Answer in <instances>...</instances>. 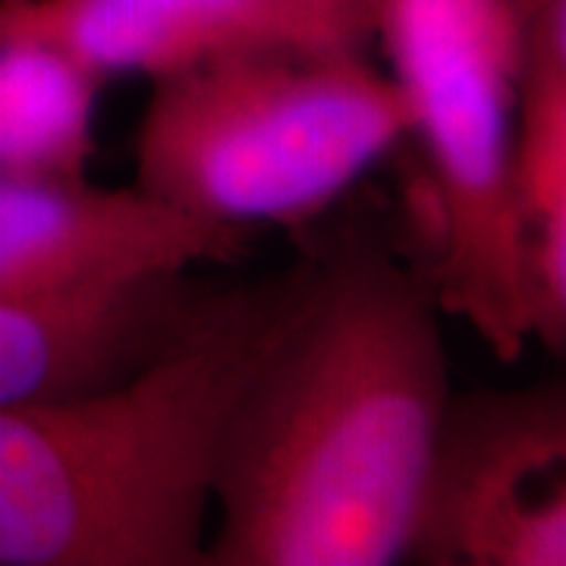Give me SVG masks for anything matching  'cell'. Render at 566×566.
I'll return each instance as SVG.
<instances>
[{"label": "cell", "mask_w": 566, "mask_h": 566, "mask_svg": "<svg viewBox=\"0 0 566 566\" xmlns=\"http://www.w3.org/2000/svg\"><path fill=\"white\" fill-rule=\"evenodd\" d=\"M424 271L344 233L305 259L223 424L205 566L406 560L450 387Z\"/></svg>", "instance_id": "cell-1"}, {"label": "cell", "mask_w": 566, "mask_h": 566, "mask_svg": "<svg viewBox=\"0 0 566 566\" xmlns=\"http://www.w3.org/2000/svg\"><path fill=\"white\" fill-rule=\"evenodd\" d=\"M303 274L202 293L123 381L0 406V566H205L223 424Z\"/></svg>", "instance_id": "cell-2"}, {"label": "cell", "mask_w": 566, "mask_h": 566, "mask_svg": "<svg viewBox=\"0 0 566 566\" xmlns=\"http://www.w3.org/2000/svg\"><path fill=\"white\" fill-rule=\"evenodd\" d=\"M409 136V104L365 51H259L151 80L136 189L245 230L315 221Z\"/></svg>", "instance_id": "cell-3"}, {"label": "cell", "mask_w": 566, "mask_h": 566, "mask_svg": "<svg viewBox=\"0 0 566 566\" xmlns=\"http://www.w3.org/2000/svg\"><path fill=\"white\" fill-rule=\"evenodd\" d=\"M375 44L422 145L434 223L424 274L444 315L516 363L532 340L513 218L516 0H375Z\"/></svg>", "instance_id": "cell-4"}, {"label": "cell", "mask_w": 566, "mask_h": 566, "mask_svg": "<svg viewBox=\"0 0 566 566\" xmlns=\"http://www.w3.org/2000/svg\"><path fill=\"white\" fill-rule=\"evenodd\" d=\"M406 560L566 564L564 387L447 397Z\"/></svg>", "instance_id": "cell-5"}, {"label": "cell", "mask_w": 566, "mask_h": 566, "mask_svg": "<svg viewBox=\"0 0 566 566\" xmlns=\"http://www.w3.org/2000/svg\"><path fill=\"white\" fill-rule=\"evenodd\" d=\"M0 39L95 80H158L259 51H368L375 0H0Z\"/></svg>", "instance_id": "cell-6"}, {"label": "cell", "mask_w": 566, "mask_h": 566, "mask_svg": "<svg viewBox=\"0 0 566 566\" xmlns=\"http://www.w3.org/2000/svg\"><path fill=\"white\" fill-rule=\"evenodd\" d=\"M245 230L189 218L142 189L0 174V296L57 300L233 262Z\"/></svg>", "instance_id": "cell-7"}, {"label": "cell", "mask_w": 566, "mask_h": 566, "mask_svg": "<svg viewBox=\"0 0 566 566\" xmlns=\"http://www.w3.org/2000/svg\"><path fill=\"white\" fill-rule=\"evenodd\" d=\"M202 293L174 274L57 300L0 296V406L129 378L180 331Z\"/></svg>", "instance_id": "cell-8"}, {"label": "cell", "mask_w": 566, "mask_h": 566, "mask_svg": "<svg viewBox=\"0 0 566 566\" xmlns=\"http://www.w3.org/2000/svg\"><path fill=\"white\" fill-rule=\"evenodd\" d=\"M513 218L532 340L566 344V57L528 51L513 133Z\"/></svg>", "instance_id": "cell-9"}, {"label": "cell", "mask_w": 566, "mask_h": 566, "mask_svg": "<svg viewBox=\"0 0 566 566\" xmlns=\"http://www.w3.org/2000/svg\"><path fill=\"white\" fill-rule=\"evenodd\" d=\"M102 82L61 54L0 39V174L82 177Z\"/></svg>", "instance_id": "cell-10"}]
</instances>
